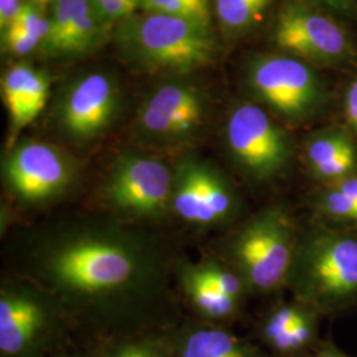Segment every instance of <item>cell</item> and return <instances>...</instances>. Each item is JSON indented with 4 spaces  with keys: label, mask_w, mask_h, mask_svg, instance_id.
Instances as JSON below:
<instances>
[{
    "label": "cell",
    "mask_w": 357,
    "mask_h": 357,
    "mask_svg": "<svg viewBox=\"0 0 357 357\" xmlns=\"http://www.w3.org/2000/svg\"><path fill=\"white\" fill-rule=\"evenodd\" d=\"M23 268L60 307L90 319L132 315L166 287L162 246L113 220H76L33 234Z\"/></svg>",
    "instance_id": "6da1fadb"
},
{
    "label": "cell",
    "mask_w": 357,
    "mask_h": 357,
    "mask_svg": "<svg viewBox=\"0 0 357 357\" xmlns=\"http://www.w3.org/2000/svg\"><path fill=\"white\" fill-rule=\"evenodd\" d=\"M287 283L311 310L335 311L357 298V238L320 230L298 243Z\"/></svg>",
    "instance_id": "7a4b0ae2"
},
{
    "label": "cell",
    "mask_w": 357,
    "mask_h": 357,
    "mask_svg": "<svg viewBox=\"0 0 357 357\" xmlns=\"http://www.w3.org/2000/svg\"><path fill=\"white\" fill-rule=\"evenodd\" d=\"M296 245L290 217L270 206L236 233L228 255L246 289L268 293L287 283Z\"/></svg>",
    "instance_id": "3957f363"
},
{
    "label": "cell",
    "mask_w": 357,
    "mask_h": 357,
    "mask_svg": "<svg viewBox=\"0 0 357 357\" xmlns=\"http://www.w3.org/2000/svg\"><path fill=\"white\" fill-rule=\"evenodd\" d=\"M125 40L139 60L160 69L188 72L209 64L215 56L208 26L163 13L130 22Z\"/></svg>",
    "instance_id": "277c9868"
},
{
    "label": "cell",
    "mask_w": 357,
    "mask_h": 357,
    "mask_svg": "<svg viewBox=\"0 0 357 357\" xmlns=\"http://www.w3.org/2000/svg\"><path fill=\"white\" fill-rule=\"evenodd\" d=\"M60 305L44 290L6 283L0 290V355L41 357L60 330Z\"/></svg>",
    "instance_id": "5b68a950"
},
{
    "label": "cell",
    "mask_w": 357,
    "mask_h": 357,
    "mask_svg": "<svg viewBox=\"0 0 357 357\" xmlns=\"http://www.w3.org/2000/svg\"><path fill=\"white\" fill-rule=\"evenodd\" d=\"M174 172L160 160L121 155L106 178L103 195L112 208L134 218H159L171 212Z\"/></svg>",
    "instance_id": "8992f818"
},
{
    "label": "cell",
    "mask_w": 357,
    "mask_h": 357,
    "mask_svg": "<svg viewBox=\"0 0 357 357\" xmlns=\"http://www.w3.org/2000/svg\"><path fill=\"white\" fill-rule=\"evenodd\" d=\"M225 139L236 163L257 180L278 175L287 165L290 146L286 135L261 107L240 105L228 118Z\"/></svg>",
    "instance_id": "52a82bcc"
},
{
    "label": "cell",
    "mask_w": 357,
    "mask_h": 357,
    "mask_svg": "<svg viewBox=\"0 0 357 357\" xmlns=\"http://www.w3.org/2000/svg\"><path fill=\"white\" fill-rule=\"evenodd\" d=\"M76 169L69 158L43 142H23L3 162V180L15 199L26 204L51 202L73 184Z\"/></svg>",
    "instance_id": "ba28073f"
},
{
    "label": "cell",
    "mask_w": 357,
    "mask_h": 357,
    "mask_svg": "<svg viewBox=\"0 0 357 357\" xmlns=\"http://www.w3.org/2000/svg\"><path fill=\"white\" fill-rule=\"evenodd\" d=\"M238 200L229 181L216 168L192 158L174 171L171 212L197 227L224 224L237 213Z\"/></svg>",
    "instance_id": "9c48e42d"
},
{
    "label": "cell",
    "mask_w": 357,
    "mask_h": 357,
    "mask_svg": "<svg viewBox=\"0 0 357 357\" xmlns=\"http://www.w3.org/2000/svg\"><path fill=\"white\" fill-rule=\"evenodd\" d=\"M257 94L289 119H302L318 101V84L306 65L295 59L273 56L258 60L250 73Z\"/></svg>",
    "instance_id": "30bf717a"
},
{
    "label": "cell",
    "mask_w": 357,
    "mask_h": 357,
    "mask_svg": "<svg viewBox=\"0 0 357 357\" xmlns=\"http://www.w3.org/2000/svg\"><path fill=\"white\" fill-rule=\"evenodd\" d=\"M205 103L196 90L183 85H163L142 105L138 123L153 142L178 143L190 139L202 128Z\"/></svg>",
    "instance_id": "8fae6325"
},
{
    "label": "cell",
    "mask_w": 357,
    "mask_h": 357,
    "mask_svg": "<svg viewBox=\"0 0 357 357\" xmlns=\"http://www.w3.org/2000/svg\"><path fill=\"white\" fill-rule=\"evenodd\" d=\"M118 110V93L105 75L82 77L65 93L59 107V122L76 141H90L109 128Z\"/></svg>",
    "instance_id": "7c38bea8"
},
{
    "label": "cell",
    "mask_w": 357,
    "mask_h": 357,
    "mask_svg": "<svg viewBox=\"0 0 357 357\" xmlns=\"http://www.w3.org/2000/svg\"><path fill=\"white\" fill-rule=\"evenodd\" d=\"M277 44L310 59H335L347 51L348 41L330 17L291 7L282 13L275 29Z\"/></svg>",
    "instance_id": "4fadbf2b"
},
{
    "label": "cell",
    "mask_w": 357,
    "mask_h": 357,
    "mask_svg": "<svg viewBox=\"0 0 357 357\" xmlns=\"http://www.w3.org/2000/svg\"><path fill=\"white\" fill-rule=\"evenodd\" d=\"M105 29L106 20L91 0H53L51 32L43 48L53 56H78L96 48Z\"/></svg>",
    "instance_id": "5bb4252c"
},
{
    "label": "cell",
    "mask_w": 357,
    "mask_h": 357,
    "mask_svg": "<svg viewBox=\"0 0 357 357\" xmlns=\"http://www.w3.org/2000/svg\"><path fill=\"white\" fill-rule=\"evenodd\" d=\"M50 93V79L28 65H13L1 78V94L13 130L33 122L43 112Z\"/></svg>",
    "instance_id": "9a60e30c"
},
{
    "label": "cell",
    "mask_w": 357,
    "mask_h": 357,
    "mask_svg": "<svg viewBox=\"0 0 357 357\" xmlns=\"http://www.w3.org/2000/svg\"><path fill=\"white\" fill-rule=\"evenodd\" d=\"M307 162L318 178L337 181L352 175L356 167V151L343 132L321 134L308 142Z\"/></svg>",
    "instance_id": "2e32d148"
},
{
    "label": "cell",
    "mask_w": 357,
    "mask_h": 357,
    "mask_svg": "<svg viewBox=\"0 0 357 357\" xmlns=\"http://www.w3.org/2000/svg\"><path fill=\"white\" fill-rule=\"evenodd\" d=\"M178 357H261L253 345L217 327H196L178 344Z\"/></svg>",
    "instance_id": "e0dca14e"
},
{
    "label": "cell",
    "mask_w": 357,
    "mask_h": 357,
    "mask_svg": "<svg viewBox=\"0 0 357 357\" xmlns=\"http://www.w3.org/2000/svg\"><path fill=\"white\" fill-rule=\"evenodd\" d=\"M178 275L192 307L204 319L222 321L231 318L237 311L238 302L217 291L215 287H212L193 271L191 265H181Z\"/></svg>",
    "instance_id": "ac0fdd59"
},
{
    "label": "cell",
    "mask_w": 357,
    "mask_h": 357,
    "mask_svg": "<svg viewBox=\"0 0 357 357\" xmlns=\"http://www.w3.org/2000/svg\"><path fill=\"white\" fill-rule=\"evenodd\" d=\"M271 0H215L221 24L230 29H243L257 22Z\"/></svg>",
    "instance_id": "d6986e66"
},
{
    "label": "cell",
    "mask_w": 357,
    "mask_h": 357,
    "mask_svg": "<svg viewBox=\"0 0 357 357\" xmlns=\"http://www.w3.org/2000/svg\"><path fill=\"white\" fill-rule=\"evenodd\" d=\"M191 268L200 278L215 287L217 291L237 302L246 290L243 278L236 273V270H229L217 261H204L202 264L191 265Z\"/></svg>",
    "instance_id": "ffe728a7"
},
{
    "label": "cell",
    "mask_w": 357,
    "mask_h": 357,
    "mask_svg": "<svg viewBox=\"0 0 357 357\" xmlns=\"http://www.w3.org/2000/svg\"><path fill=\"white\" fill-rule=\"evenodd\" d=\"M141 6L150 13L176 16L209 26L208 0H142Z\"/></svg>",
    "instance_id": "44dd1931"
},
{
    "label": "cell",
    "mask_w": 357,
    "mask_h": 357,
    "mask_svg": "<svg viewBox=\"0 0 357 357\" xmlns=\"http://www.w3.org/2000/svg\"><path fill=\"white\" fill-rule=\"evenodd\" d=\"M315 335L317 318L314 311H310L303 319L286 330L268 345L283 355H296L312 344Z\"/></svg>",
    "instance_id": "7402d4cb"
},
{
    "label": "cell",
    "mask_w": 357,
    "mask_h": 357,
    "mask_svg": "<svg viewBox=\"0 0 357 357\" xmlns=\"http://www.w3.org/2000/svg\"><path fill=\"white\" fill-rule=\"evenodd\" d=\"M310 311L312 310L308 307H298L293 305L278 307L274 311H271L262 327V336L266 340V343L270 344L283 332L303 319Z\"/></svg>",
    "instance_id": "603a6c76"
},
{
    "label": "cell",
    "mask_w": 357,
    "mask_h": 357,
    "mask_svg": "<svg viewBox=\"0 0 357 357\" xmlns=\"http://www.w3.org/2000/svg\"><path fill=\"white\" fill-rule=\"evenodd\" d=\"M44 6L38 1H31L22 6L13 24L26 29L29 35L38 38L43 44L51 32V19L45 16Z\"/></svg>",
    "instance_id": "cb8c5ba5"
},
{
    "label": "cell",
    "mask_w": 357,
    "mask_h": 357,
    "mask_svg": "<svg viewBox=\"0 0 357 357\" xmlns=\"http://www.w3.org/2000/svg\"><path fill=\"white\" fill-rule=\"evenodd\" d=\"M317 203L320 209L328 216L357 222L356 202L333 185L328 190L320 192Z\"/></svg>",
    "instance_id": "d4e9b609"
},
{
    "label": "cell",
    "mask_w": 357,
    "mask_h": 357,
    "mask_svg": "<svg viewBox=\"0 0 357 357\" xmlns=\"http://www.w3.org/2000/svg\"><path fill=\"white\" fill-rule=\"evenodd\" d=\"M103 357H169L162 345L149 340H132L112 347Z\"/></svg>",
    "instance_id": "484cf974"
},
{
    "label": "cell",
    "mask_w": 357,
    "mask_h": 357,
    "mask_svg": "<svg viewBox=\"0 0 357 357\" xmlns=\"http://www.w3.org/2000/svg\"><path fill=\"white\" fill-rule=\"evenodd\" d=\"M4 32V41L6 47L13 54L24 56L32 51H35L38 45H43V43L38 38L29 35L26 29L20 26L11 24Z\"/></svg>",
    "instance_id": "4316f807"
},
{
    "label": "cell",
    "mask_w": 357,
    "mask_h": 357,
    "mask_svg": "<svg viewBox=\"0 0 357 357\" xmlns=\"http://www.w3.org/2000/svg\"><path fill=\"white\" fill-rule=\"evenodd\" d=\"M94 10L103 20H115L128 16L141 6L142 0H91Z\"/></svg>",
    "instance_id": "83f0119b"
},
{
    "label": "cell",
    "mask_w": 357,
    "mask_h": 357,
    "mask_svg": "<svg viewBox=\"0 0 357 357\" xmlns=\"http://www.w3.org/2000/svg\"><path fill=\"white\" fill-rule=\"evenodd\" d=\"M20 0H0V26L1 31H6L13 24L15 17L22 8Z\"/></svg>",
    "instance_id": "f1b7e54d"
},
{
    "label": "cell",
    "mask_w": 357,
    "mask_h": 357,
    "mask_svg": "<svg viewBox=\"0 0 357 357\" xmlns=\"http://www.w3.org/2000/svg\"><path fill=\"white\" fill-rule=\"evenodd\" d=\"M345 113L351 126L355 128L357 132V79L352 82L351 88L348 90L345 101Z\"/></svg>",
    "instance_id": "f546056e"
},
{
    "label": "cell",
    "mask_w": 357,
    "mask_h": 357,
    "mask_svg": "<svg viewBox=\"0 0 357 357\" xmlns=\"http://www.w3.org/2000/svg\"><path fill=\"white\" fill-rule=\"evenodd\" d=\"M333 187H336L339 191L343 192L347 196H349L351 199H354L357 203V176L356 175H349L347 178L337 180L332 184Z\"/></svg>",
    "instance_id": "4dcf8cb0"
},
{
    "label": "cell",
    "mask_w": 357,
    "mask_h": 357,
    "mask_svg": "<svg viewBox=\"0 0 357 357\" xmlns=\"http://www.w3.org/2000/svg\"><path fill=\"white\" fill-rule=\"evenodd\" d=\"M310 357H349L345 355L344 352H342L336 345L332 343H323L319 348L317 349V352Z\"/></svg>",
    "instance_id": "1f68e13d"
},
{
    "label": "cell",
    "mask_w": 357,
    "mask_h": 357,
    "mask_svg": "<svg viewBox=\"0 0 357 357\" xmlns=\"http://www.w3.org/2000/svg\"><path fill=\"white\" fill-rule=\"evenodd\" d=\"M323 1H326L327 4L333 6V7H339V6H344L347 0H323Z\"/></svg>",
    "instance_id": "d6a6232c"
}]
</instances>
